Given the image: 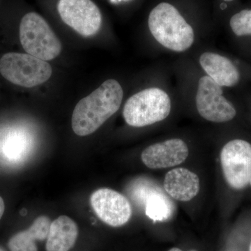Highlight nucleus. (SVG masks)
<instances>
[{
  "label": "nucleus",
  "mask_w": 251,
  "mask_h": 251,
  "mask_svg": "<svg viewBox=\"0 0 251 251\" xmlns=\"http://www.w3.org/2000/svg\"><path fill=\"white\" fill-rule=\"evenodd\" d=\"M123 95L121 85L110 79L81 99L73 112L72 126L74 133L79 136L94 133L118 111Z\"/></svg>",
  "instance_id": "obj_1"
},
{
  "label": "nucleus",
  "mask_w": 251,
  "mask_h": 251,
  "mask_svg": "<svg viewBox=\"0 0 251 251\" xmlns=\"http://www.w3.org/2000/svg\"><path fill=\"white\" fill-rule=\"evenodd\" d=\"M149 28L154 39L166 49L184 52L194 42V31L179 11L169 3L157 5L150 13Z\"/></svg>",
  "instance_id": "obj_2"
},
{
  "label": "nucleus",
  "mask_w": 251,
  "mask_h": 251,
  "mask_svg": "<svg viewBox=\"0 0 251 251\" xmlns=\"http://www.w3.org/2000/svg\"><path fill=\"white\" fill-rule=\"evenodd\" d=\"M171 100L165 91L149 88L130 97L123 115L130 126L144 127L163 121L171 113Z\"/></svg>",
  "instance_id": "obj_3"
},
{
  "label": "nucleus",
  "mask_w": 251,
  "mask_h": 251,
  "mask_svg": "<svg viewBox=\"0 0 251 251\" xmlns=\"http://www.w3.org/2000/svg\"><path fill=\"white\" fill-rule=\"evenodd\" d=\"M20 41L27 54L44 61L54 59L62 44L44 18L36 13L27 14L20 25Z\"/></svg>",
  "instance_id": "obj_4"
},
{
  "label": "nucleus",
  "mask_w": 251,
  "mask_h": 251,
  "mask_svg": "<svg viewBox=\"0 0 251 251\" xmlns=\"http://www.w3.org/2000/svg\"><path fill=\"white\" fill-rule=\"evenodd\" d=\"M49 63L29 54L9 52L0 59V74L14 85L31 87L41 85L52 75Z\"/></svg>",
  "instance_id": "obj_5"
},
{
  "label": "nucleus",
  "mask_w": 251,
  "mask_h": 251,
  "mask_svg": "<svg viewBox=\"0 0 251 251\" xmlns=\"http://www.w3.org/2000/svg\"><path fill=\"white\" fill-rule=\"evenodd\" d=\"M225 179L234 189H243L251 179V144L233 140L226 144L221 152Z\"/></svg>",
  "instance_id": "obj_6"
},
{
  "label": "nucleus",
  "mask_w": 251,
  "mask_h": 251,
  "mask_svg": "<svg viewBox=\"0 0 251 251\" xmlns=\"http://www.w3.org/2000/svg\"><path fill=\"white\" fill-rule=\"evenodd\" d=\"M196 102L200 115L208 121L229 122L237 114L232 104L223 95L222 87L208 75L200 79Z\"/></svg>",
  "instance_id": "obj_7"
},
{
  "label": "nucleus",
  "mask_w": 251,
  "mask_h": 251,
  "mask_svg": "<svg viewBox=\"0 0 251 251\" xmlns=\"http://www.w3.org/2000/svg\"><path fill=\"white\" fill-rule=\"evenodd\" d=\"M57 10L62 21L80 35L93 36L100 30L101 14L92 0H59Z\"/></svg>",
  "instance_id": "obj_8"
},
{
  "label": "nucleus",
  "mask_w": 251,
  "mask_h": 251,
  "mask_svg": "<svg viewBox=\"0 0 251 251\" xmlns=\"http://www.w3.org/2000/svg\"><path fill=\"white\" fill-rule=\"evenodd\" d=\"M90 203L99 219L112 227L124 226L131 217L132 208L128 200L110 188H99L94 191Z\"/></svg>",
  "instance_id": "obj_9"
},
{
  "label": "nucleus",
  "mask_w": 251,
  "mask_h": 251,
  "mask_svg": "<svg viewBox=\"0 0 251 251\" xmlns=\"http://www.w3.org/2000/svg\"><path fill=\"white\" fill-rule=\"evenodd\" d=\"M132 198L145 206V214L153 221H165L173 214L174 206L171 199L161 188L147 179H139L132 185Z\"/></svg>",
  "instance_id": "obj_10"
},
{
  "label": "nucleus",
  "mask_w": 251,
  "mask_h": 251,
  "mask_svg": "<svg viewBox=\"0 0 251 251\" xmlns=\"http://www.w3.org/2000/svg\"><path fill=\"white\" fill-rule=\"evenodd\" d=\"M188 148L182 140L171 139L150 145L141 154L144 164L151 169H163L181 164L188 156Z\"/></svg>",
  "instance_id": "obj_11"
},
{
  "label": "nucleus",
  "mask_w": 251,
  "mask_h": 251,
  "mask_svg": "<svg viewBox=\"0 0 251 251\" xmlns=\"http://www.w3.org/2000/svg\"><path fill=\"white\" fill-rule=\"evenodd\" d=\"M163 187L172 198L188 202L197 196L200 191V179L196 173L186 168L171 170L167 173Z\"/></svg>",
  "instance_id": "obj_12"
},
{
  "label": "nucleus",
  "mask_w": 251,
  "mask_h": 251,
  "mask_svg": "<svg viewBox=\"0 0 251 251\" xmlns=\"http://www.w3.org/2000/svg\"><path fill=\"white\" fill-rule=\"evenodd\" d=\"M200 64L208 76L221 87H234L240 79L237 67L224 56L204 52L200 57Z\"/></svg>",
  "instance_id": "obj_13"
},
{
  "label": "nucleus",
  "mask_w": 251,
  "mask_h": 251,
  "mask_svg": "<svg viewBox=\"0 0 251 251\" xmlns=\"http://www.w3.org/2000/svg\"><path fill=\"white\" fill-rule=\"evenodd\" d=\"M78 237V227L74 220L61 216L51 223L46 242V251H69Z\"/></svg>",
  "instance_id": "obj_14"
},
{
  "label": "nucleus",
  "mask_w": 251,
  "mask_h": 251,
  "mask_svg": "<svg viewBox=\"0 0 251 251\" xmlns=\"http://www.w3.org/2000/svg\"><path fill=\"white\" fill-rule=\"evenodd\" d=\"M51 221L48 216L36 218L30 227L14 234L8 242L11 251H38L36 241H44L49 235Z\"/></svg>",
  "instance_id": "obj_15"
},
{
  "label": "nucleus",
  "mask_w": 251,
  "mask_h": 251,
  "mask_svg": "<svg viewBox=\"0 0 251 251\" xmlns=\"http://www.w3.org/2000/svg\"><path fill=\"white\" fill-rule=\"evenodd\" d=\"M27 140L25 135L11 133L3 141V152L9 158H20L27 148Z\"/></svg>",
  "instance_id": "obj_16"
},
{
  "label": "nucleus",
  "mask_w": 251,
  "mask_h": 251,
  "mask_svg": "<svg viewBox=\"0 0 251 251\" xmlns=\"http://www.w3.org/2000/svg\"><path fill=\"white\" fill-rule=\"evenodd\" d=\"M229 25L237 36L251 35V9L242 10L231 18Z\"/></svg>",
  "instance_id": "obj_17"
},
{
  "label": "nucleus",
  "mask_w": 251,
  "mask_h": 251,
  "mask_svg": "<svg viewBox=\"0 0 251 251\" xmlns=\"http://www.w3.org/2000/svg\"><path fill=\"white\" fill-rule=\"evenodd\" d=\"M4 211L5 204L4 200L0 196V220H1V217L4 215Z\"/></svg>",
  "instance_id": "obj_18"
},
{
  "label": "nucleus",
  "mask_w": 251,
  "mask_h": 251,
  "mask_svg": "<svg viewBox=\"0 0 251 251\" xmlns=\"http://www.w3.org/2000/svg\"><path fill=\"white\" fill-rule=\"evenodd\" d=\"M168 251H182L181 249H177V248H173V249H171V250Z\"/></svg>",
  "instance_id": "obj_19"
},
{
  "label": "nucleus",
  "mask_w": 251,
  "mask_h": 251,
  "mask_svg": "<svg viewBox=\"0 0 251 251\" xmlns=\"http://www.w3.org/2000/svg\"><path fill=\"white\" fill-rule=\"evenodd\" d=\"M224 1H233V0H224Z\"/></svg>",
  "instance_id": "obj_20"
},
{
  "label": "nucleus",
  "mask_w": 251,
  "mask_h": 251,
  "mask_svg": "<svg viewBox=\"0 0 251 251\" xmlns=\"http://www.w3.org/2000/svg\"><path fill=\"white\" fill-rule=\"evenodd\" d=\"M0 251H4V250H3L2 249H1V248H0Z\"/></svg>",
  "instance_id": "obj_21"
},
{
  "label": "nucleus",
  "mask_w": 251,
  "mask_h": 251,
  "mask_svg": "<svg viewBox=\"0 0 251 251\" xmlns=\"http://www.w3.org/2000/svg\"><path fill=\"white\" fill-rule=\"evenodd\" d=\"M250 251H251V247H250Z\"/></svg>",
  "instance_id": "obj_22"
},
{
  "label": "nucleus",
  "mask_w": 251,
  "mask_h": 251,
  "mask_svg": "<svg viewBox=\"0 0 251 251\" xmlns=\"http://www.w3.org/2000/svg\"><path fill=\"white\" fill-rule=\"evenodd\" d=\"M250 184H251V181H250Z\"/></svg>",
  "instance_id": "obj_23"
}]
</instances>
